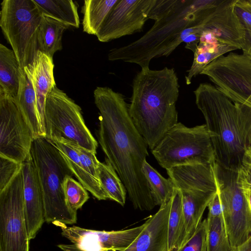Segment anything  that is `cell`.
Wrapping results in <instances>:
<instances>
[{
  "mask_svg": "<svg viewBox=\"0 0 251 251\" xmlns=\"http://www.w3.org/2000/svg\"><path fill=\"white\" fill-rule=\"evenodd\" d=\"M22 163L0 156V191L12 180L22 168Z\"/></svg>",
  "mask_w": 251,
  "mask_h": 251,
  "instance_id": "cell-34",
  "label": "cell"
},
{
  "mask_svg": "<svg viewBox=\"0 0 251 251\" xmlns=\"http://www.w3.org/2000/svg\"><path fill=\"white\" fill-rule=\"evenodd\" d=\"M25 216L29 240L33 239L45 221L43 192L37 169L30 154L22 162Z\"/></svg>",
  "mask_w": 251,
  "mask_h": 251,
  "instance_id": "cell-16",
  "label": "cell"
},
{
  "mask_svg": "<svg viewBox=\"0 0 251 251\" xmlns=\"http://www.w3.org/2000/svg\"><path fill=\"white\" fill-rule=\"evenodd\" d=\"M185 235V222L181 194L176 188L172 198L168 221V251H177L181 248L184 243Z\"/></svg>",
  "mask_w": 251,
  "mask_h": 251,
  "instance_id": "cell-25",
  "label": "cell"
},
{
  "mask_svg": "<svg viewBox=\"0 0 251 251\" xmlns=\"http://www.w3.org/2000/svg\"><path fill=\"white\" fill-rule=\"evenodd\" d=\"M251 212V190H242Z\"/></svg>",
  "mask_w": 251,
  "mask_h": 251,
  "instance_id": "cell-39",
  "label": "cell"
},
{
  "mask_svg": "<svg viewBox=\"0 0 251 251\" xmlns=\"http://www.w3.org/2000/svg\"><path fill=\"white\" fill-rule=\"evenodd\" d=\"M236 181L241 190H251V147L246 150L237 172Z\"/></svg>",
  "mask_w": 251,
  "mask_h": 251,
  "instance_id": "cell-35",
  "label": "cell"
},
{
  "mask_svg": "<svg viewBox=\"0 0 251 251\" xmlns=\"http://www.w3.org/2000/svg\"><path fill=\"white\" fill-rule=\"evenodd\" d=\"M69 27L43 15L38 31V51L52 58L56 51L62 50L63 34Z\"/></svg>",
  "mask_w": 251,
  "mask_h": 251,
  "instance_id": "cell-23",
  "label": "cell"
},
{
  "mask_svg": "<svg viewBox=\"0 0 251 251\" xmlns=\"http://www.w3.org/2000/svg\"><path fill=\"white\" fill-rule=\"evenodd\" d=\"M236 50V47L223 43L215 37H200L199 44L194 52L192 64L185 76L186 84H191L192 78L201 74L205 67L215 59Z\"/></svg>",
  "mask_w": 251,
  "mask_h": 251,
  "instance_id": "cell-21",
  "label": "cell"
},
{
  "mask_svg": "<svg viewBox=\"0 0 251 251\" xmlns=\"http://www.w3.org/2000/svg\"><path fill=\"white\" fill-rule=\"evenodd\" d=\"M63 189L70 207L76 212L89 198L87 190L72 176H67L63 183Z\"/></svg>",
  "mask_w": 251,
  "mask_h": 251,
  "instance_id": "cell-31",
  "label": "cell"
},
{
  "mask_svg": "<svg viewBox=\"0 0 251 251\" xmlns=\"http://www.w3.org/2000/svg\"><path fill=\"white\" fill-rule=\"evenodd\" d=\"M118 0H85L82 7L83 31L96 36Z\"/></svg>",
  "mask_w": 251,
  "mask_h": 251,
  "instance_id": "cell-27",
  "label": "cell"
},
{
  "mask_svg": "<svg viewBox=\"0 0 251 251\" xmlns=\"http://www.w3.org/2000/svg\"><path fill=\"white\" fill-rule=\"evenodd\" d=\"M145 226L124 230H96L74 226H60L70 244H59L62 251H123L136 239Z\"/></svg>",
  "mask_w": 251,
  "mask_h": 251,
  "instance_id": "cell-14",
  "label": "cell"
},
{
  "mask_svg": "<svg viewBox=\"0 0 251 251\" xmlns=\"http://www.w3.org/2000/svg\"><path fill=\"white\" fill-rule=\"evenodd\" d=\"M21 69L13 51L0 44V93L15 98L19 86Z\"/></svg>",
  "mask_w": 251,
  "mask_h": 251,
  "instance_id": "cell-24",
  "label": "cell"
},
{
  "mask_svg": "<svg viewBox=\"0 0 251 251\" xmlns=\"http://www.w3.org/2000/svg\"><path fill=\"white\" fill-rule=\"evenodd\" d=\"M236 0H219L205 20L204 30L210 32L219 41L241 49L245 32L235 12Z\"/></svg>",
  "mask_w": 251,
  "mask_h": 251,
  "instance_id": "cell-17",
  "label": "cell"
},
{
  "mask_svg": "<svg viewBox=\"0 0 251 251\" xmlns=\"http://www.w3.org/2000/svg\"><path fill=\"white\" fill-rule=\"evenodd\" d=\"M171 200L145 223L142 232L123 251H168V221Z\"/></svg>",
  "mask_w": 251,
  "mask_h": 251,
  "instance_id": "cell-18",
  "label": "cell"
},
{
  "mask_svg": "<svg viewBox=\"0 0 251 251\" xmlns=\"http://www.w3.org/2000/svg\"><path fill=\"white\" fill-rule=\"evenodd\" d=\"M233 102L251 106V59L231 52L209 63L201 72Z\"/></svg>",
  "mask_w": 251,
  "mask_h": 251,
  "instance_id": "cell-11",
  "label": "cell"
},
{
  "mask_svg": "<svg viewBox=\"0 0 251 251\" xmlns=\"http://www.w3.org/2000/svg\"><path fill=\"white\" fill-rule=\"evenodd\" d=\"M95 103L99 110V142L124 183L135 209L156 206L143 171L148 145L135 127L123 95L108 87H97Z\"/></svg>",
  "mask_w": 251,
  "mask_h": 251,
  "instance_id": "cell-1",
  "label": "cell"
},
{
  "mask_svg": "<svg viewBox=\"0 0 251 251\" xmlns=\"http://www.w3.org/2000/svg\"><path fill=\"white\" fill-rule=\"evenodd\" d=\"M0 156L22 163L30 153L32 131L14 98L0 93Z\"/></svg>",
  "mask_w": 251,
  "mask_h": 251,
  "instance_id": "cell-13",
  "label": "cell"
},
{
  "mask_svg": "<svg viewBox=\"0 0 251 251\" xmlns=\"http://www.w3.org/2000/svg\"><path fill=\"white\" fill-rule=\"evenodd\" d=\"M231 251H251V235L242 244L232 248Z\"/></svg>",
  "mask_w": 251,
  "mask_h": 251,
  "instance_id": "cell-38",
  "label": "cell"
},
{
  "mask_svg": "<svg viewBox=\"0 0 251 251\" xmlns=\"http://www.w3.org/2000/svg\"><path fill=\"white\" fill-rule=\"evenodd\" d=\"M194 93L206 122L217 164L237 172L249 147L240 104L210 83H201Z\"/></svg>",
  "mask_w": 251,
  "mask_h": 251,
  "instance_id": "cell-4",
  "label": "cell"
},
{
  "mask_svg": "<svg viewBox=\"0 0 251 251\" xmlns=\"http://www.w3.org/2000/svg\"><path fill=\"white\" fill-rule=\"evenodd\" d=\"M234 8L242 22L245 32L241 50L243 54L251 59V0H236Z\"/></svg>",
  "mask_w": 251,
  "mask_h": 251,
  "instance_id": "cell-32",
  "label": "cell"
},
{
  "mask_svg": "<svg viewBox=\"0 0 251 251\" xmlns=\"http://www.w3.org/2000/svg\"><path fill=\"white\" fill-rule=\"evenodd\" d=\"M156 0H118L96 36L108 42L141 32Z\"/></svg>",
  "mask_w": 251,
  "mask_h": 251,
  "instance_id": "cell-15",
  "label": "cell"
},
{
  "mask_svg": "<svg viewBox=\"0 0 251 251\" xmlns=\"http://www.w3.org/2000/svg\"><path fill=\"white\" fill-rule=\"evenodd\" d=\"M175 187L181 192L185 222L183 246L193 236L203 213L218 191V165L197 164L166 170Z\"/></svg>",
  "mask_w": 251,
  "mask_h": 251,
  "instance_id": "cell-6",
  "label": "cell"
},
{
  "mask_svg": "<svg viewBox=\"0 0 251 251\" xmlns=\"http://www.w3.org/2000/svg\"><path fill=\"white\" fill-rule=\"evenodd\" d=\"M51 141L64 155L75 176L82 186L99 200L107 199L99 180L84 168L79 155L74 145L63 139Z\"/></svg>",
  "mask_w": 251,
  "mask_h": 251,
  "instance_id": "cell-20",
  "label": "cell"
},
{
  "mask_svg": "<svg viewBox=\"0 0 251 251\" xmlns=\"http://www.w3.org/2000/svg\"><path fill=\"white\" fill-rule=\"evenodd\" d=\"M207 251H231L232 247L223 217H207Z\"/></svg>",
  "mask_w": 251,
  "mask_h": 251,
  "instance_id": "cell-30",
  "label": "cell"
},
{
  "mask_svg": "<svg viewBox=\"0 0 251 251\" xmlns=\"http://www.w3.org/2000/svg\"><path fill=\"white\" fill-rule=\"evenodd\" d=\"M218 0H156L149 19L155 21L141 38L110 50V61L135 63L149 68L154 58L168 56L190 35L203 31L201 24Z\"/></svg>",
  "mask_w": 251,
  "mask_h": 251,
  "instance_id": "cell-2",
  "label": "cell"
},
{
  "mask_svg": "<svg viewBox=\"0 0 251 251\" xmlns=\"http://www.w3.org/2000/svg\"><path fill=\"white\" fill-rule=\"evenodd\" d=\"M43 15L68 26L78 28L80 25L77 6L72 0H33Z\"/></svg>",
  "mask_w": 251,
  "mask_h": 251,
  "instance_id": "cell-26",
  "label": "cell"
},
{
  "mask_svg": "<svg viewBox=\"0 0 251 251\" xmlns=\"http://www.w3.org/2000/svg\"><path fill=\"white\" fill-rule=\"evenodd\" d=\"M179 88L174 68H142L133 80L129 114L151 150L178 123L176 104Z\"/></svg>",
  "mask_w": 251,
  "mask_h": 251,
  "instance_id": "cell-3",
  "label": "cell"
},
{
  "mask_svg": "<svg viewBox=\"0 0 251 251\" xmlns=\"http://www.w3.org/2000/svg\"><path fill=\"white\" fill-rule=\"evenodd\" d=\"M207 220L201 221L193 236L177 251H207Z\"/></svg>",
  "mask_w": 251,
  "mask_h": 251,
  "instance_id": "cell-33",
  "label": "cell"
},
{
  "mask_svg": "<svg viewBox=\"0 0 251 251\" xmlns=\"http://www.w3.org/2000/svg\"><path fill=\"white\" fill-rule=\"evenodd\" d=\"M22 168L0 191V251H29Z\"/></svg>",
  "mask_w": 251,
  "mask_h": 251,
  "instance_id": "cell-10",
  "label": "cell"
},
{
  "mask_svg": "<svg viewBox=\"0 0 251 251\" xmlns=\"http://www.w3.org/2000/svg\"><path fill=\"white\" fill-rule=\"evenodd\" d=\"M143 171L155 205L160 207L169 201L176 189L172 180L162 176L146 160Z\"/></svg>",
  "mask_w": 251,
  "mask_h": 251,
  "instance_id": "cell-29",
  "label": "cell"
},
{
  "mask_svg": "<svg viewBox=\"0 0 251 251\" xmlns=\"http://www.w3.org/2000/svg\"><path fill=\"white\" fill-rule=\"evenodd\" d=\"M30 154L34 161L43 192L45 221L60 227L76 222V212L69 206L63 183L74 175L62 152L50 140L34 139Z\"/></svg>",
  "mask_w": 251,
  "mask_h": 251,
  "instance_id": "cell-5",
  "label": "cell"
},
{
  "mask_svg": "<svg viewBox=\"0 0 251 251\" xmlns=\"http://www.w3.org/2000/svg\"><path fill=\"white\" fill-rule=\"evenodd\" d=\"M53 69L52 58L40 51H38L32 65L24 69L29 75L35 92L37 114L44 138L46 137L45 110L46 98L56 86Z\"/></svg>",
  "mask_w": 251,
  "mask_h": 251,
  "instance_id": "cell-19",
  "label": "cell"
},
{
  "mask_svg": "<svg viewBox=\"0 0 251 251\" xmlns=\"http://www.w3.org/2000/svg\"><path fill=\"white\" fill-rule=\"evenodd\" d=\"M250 107H251V106H250Z\"/></svg>",
  "mask_w": 251,
  "mask_h": 251,
  "instance_id": "cell-40",
  "label": "cell"
},
{
  "mask_svg": "<svg viewBox=\"0 0 251 251\" xmlns=\"http://www.w3.org/2000/svg\"><path fill=\"white\" fill-rule=\"evenodd\" d=\"M98 178L107 199L124 206L126 203V190L117 172L109 161H99Z\"/></svg>",
  "mask_w": 251,
  "mask_h": 251,
  "instance_id": "cell-28",
  "label": "cell"
},
{
  "mask_svg": "<svg viewBox=\"0 0 251 251\" xmlns=\"http://www.w3.org/2000/svg\"><path fill=\"white\" fill-rule=\"evenodd\" d=\"M218 176L223 217L231 247L233 248L242 244L251 235V212L237 183V172L224 170L218 165Z\"/></svg>",
  "mask_w": 251,
  "mask_h": 251,
  "instance_id": "cell-12",
  "label": "cell"
},
{
  "mask_svg": "<svg viewBox=\"0 0 251 251\" xmlns=\"http://www.w3.org/2000/svg\"><path fill=\"white\" fill-rule=\"evenodd\" d=\"M207 207L208 208L207 217H217L223 216L222 206L218 191L208 204Z\"/></svg>",
  "mask_w": 251,
  "mask_h": 251,
  "instance_id": "cell-37",
  "label": "cell"
},
{
  "mask_svg": "<svg viewBox=\"0 0 251 251\" xmlns=\"http://www.w3.org/2000/svg\"><path fill=\"white\" fill-rule=\"evenodd\" d=\"M45 135L48 139H63L96 153L98 142L84 122L80 107L55 86L46 98Z\"/></svg>",
  "mask_w": 251,
  "mask_h": 251,
  "instance_id": "cell-9",
  "label": "cell"
},
{
  "mask_svg": "<svg viewBox=\"0 0 251 251\" xmlns=\"http://www.w3.org/2000/svg\"><path fill=\"white\" fill-rule=\"evenodd\" d=\"M77 151L85 170L96 179L98 178V168L99 161L96 154L89 150L72 144Z\"/></svg>",
  "mask_w": 251,
  "mask_h": 251,
  "instance_id": "cell-36",
  "label": "cell"
},
{
  "mask_svg": "<svg viewBox=\"0 0 251 251\" xmlns=\"http://www.w3.org/2000/svg\"><path fill=\"white\" fill-rule=\"evenodd\" d=\"M15 99L32 131L34 139L44 137L37 112L35 92L29 75L24 69H21L19 90Z\"/></svg>",
  "mask_w": 251,
  "mask_h": 251,
  "instance_id": "cell-22",
  "label": "cell"
},
{
  "mask_svg": "<svg viewBox=\"0 0 251 251\" xmlns=\"http://www.w3.org/2000/svg\"><path fill=\"white\" fill-rule=\"evenodd\" d=\"M43 16L33 0H3L1 3L0 26L21 69L32 65L37 56Z\"/></svg>",
  "mask_w": 251,
  "mask_h": 251,
  "instance_id": "cell-7",
  "label": "cell"
},
{
  "mask_svg": "<svg viewBox=\"0 0 251 251\" xmlns=\"http://www.w3.org/2000/svg\"><path fill=\"white\" fill-rule=\"evenodd\" d=\"M151 152L166 170L182 165L216 162L205 124L189 127L177 123L166 133Z\"/></svg>",
  "mask_w": 251,
  "mask_h": 251,
  "instance_id": "cell-8",
  "label": "cell"
}]
</instances>
